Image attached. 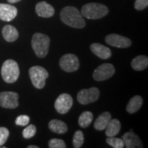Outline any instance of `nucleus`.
Listing matches in <instances>:
<instances>
[{
	"instance_id": "obj_20",
	"label": "nucleus",
	"mask_w": 148,
	"mask_h": 148,
	"mask_svg": "<svg viewBox=\"0 0 148 148\" xmlns=\"http://www.w3.org/2000/svg\"><path fill=\"white\" fill-rule=\"evenodd\" d=\"M143 98L140 95H135L130 99L126 106V110L130 114H134L139 110L143 104Z\"/></svg>"
},
{
	"instance_id": "obj_8",
	"label": "nucleus",
	"mask_w": 148,
	"mask_h": 148,
	"mask_svg": "<svg viewBox=\"0 0 148 148\" xmlns=\"http://www.w3.org/2000/svg\"><path fill=\"white\" fill-rule=\"evenodd\" d=\"M115 72L114 66L110 63H104L96 68L92 73L93 79L98 82L110 78Z\"/></svg>"
},
{
	"instance_id": "obj_17",
	"label": "nucleus",
	"mask_w": 148,
	"mask_h": 148,
	"mask_svg": "<svg viewBox=\"0 0 148 148\" xmlns=\"http://www.w3.org/2000/svg\"><path fill=\"white\" fill-rule=\"evenodd\" d=\"M48 127L51 132L57 134H64L67 132L68 127L64 122L58 119H52L48 123Z\"/></svg>"
},
{
	"instance_id": "obj_24",
	"label": "nucleus",
	"mask_w": 148,
	"mask_h": 148,
	"mask_svg": "<svg viewBox=\"0 0 148 148\" xmlns=\"http://www.w3.org/2000/svg\"><path fill=\"white\" fill-rule=\"evenodd\" d=\"M106 143L114 148H123L125 147L124 142L122 138H116L114 136L108 137L106 140Z\"/></svg>"
},
{
	"instance_id": "obj_4",
	"label": "nucleus",
	"mask_w": 148,
	"mask_h": 148,
	"mask_svg": "<svg viewBox=\"0 0 148 148\" xmlns=\"http://www.w3.org/2000/svg\"><path fill=\"white\" fill-rule=\"evenodd\" d=\"M19 67L15 60L8 59L3 62L1 66V74L3 80L6 83L15 82L19 77Z\"/></svg>"
},
{
	"instance_id": "obj_26",
	"label": "nucleus",
	"mask_w": 148,
	"mask_h": 148,
	"mask_svg": "<svg viewBox=\"0 0 148 148\" xmlns=\"http://www.w3.org/2000/svg\"><path fill=\"white\" fill-rule=\"evenodd\" d=\"M49 148H66V144L64 141L62 139L59 138H52L49 140L48 143Z\"/></svg>"
},
{
	"instance_id": "obj_21",
	"label": "nucleus",
	"mask_w": 148,
	"mask_h": 148,
	"mask_svg": "<svg viewBox=\"0 0 148 148\" xmlns=\"http://www.w3.org/2000/svg\"><path fill=\"white\" fill-rule=\"evenodd\" d=\"M131 66L135 71H143L147 67L148 58L146 56H138L132 60Z\"/></svg>"
},
{
	"instance_id": "obj_16",
	"label": "nucleus",
	"mask_w": 148,
	"mask_h": 148,
	"mask_svg": "<svg viewBox=\"0 0 148 148\" xmlns=\"http://www.w3.org/2000/svg\"><path fill=\"white\" fill-rule=\"evenodd\" d=\"M112 119V116L109 112H104L99 114L95 120L94 123V127L97 130H103L106 128L109 121Z\"/></svg>"
},
{
	"instance_id": "obj_31",
	"label": "nucleus",
	"mask_w": 148,
	"mask_h": 148,
	"mask_svg": "<svg viewBox=\"0 0 148 148\" xmlns=\"http://www.w3.org/2000/svg\"><path fill=\"white\" fill-rule=\"evenodd\" d=\"M27 148H38V146L36 145H29L27 147Z\"/></svg>"
},
{
	"instance_id": "obj_18",
	"label": "nucleus",
	"mask_w": 148,
	"mask_h": 148,
	"mask_svg": "<svg viewBox=\"0 0 148 148\" xmlns=\"http://www.w3.org/2000/svg\"><path fill=\"white\" fill-rule=\"evenodd\" d=\"M2 34L3 38L8 42H14L18 37V30L11 25H6L3 27Z\"/></svg>"
},
{
	"instance_id": "obj_6",
	"label": "nucleus",
	"mask_w": 148,
	"mask_h": 148,
	"mask_svg": "<svg viewBox=\"0 0 148 148\" xmlns=\"http://www.w3.org/2000/svg\"><path fill=\"white\" fill-rule=\"evenodd\" d=\"M59 65L63 71L68 73L76 71L79 68V59L73 53H66L60 58Z\"/></svg>"
},
{
	"instance_id": "obj_7",
	"label": "nucleus",
	"mask_w": 148,
	"mask_h": 148,
	"mask_svg": "<svg viewBox=\"0 0 148 148\" xmlns=\"http://www.w3.org/2000/svg\"><path fill=\"white\" fill-rule=\"evenodd\" d=\"M99 94L100 92L99 88L97 87H91L88 89H82L77 92V101L82 105L95 102L99 99Z\"/></svg>"
},
{
	"instance_id": "obj_2",
	"label": "nucleus",
	"mask_w": 148,
	"mask_h": 148,
	"mask_svg": "<svg viewBox=\"0 0 148 148\" xmlns=\"http://www.w3.org/2000/svg\"><path fill=\"white\" fill-rule=\"evenodd\" d=\"M108 9L105 5L99 3H88L81 9V14L88 19H99L108 14Z\"/></svg>"
},
{
	"instance_id": "obj_11",
	"label": "nucleus",
	"mask_w": 148,
	"mask_h": 148,
	"mask_svg": "<svg viewBox=\"0 0 148 148\" xmlns=\"http://www.w3.org/2000/svg\"><path fill=\"white\" fill-rule=\"evenodd\" d=\"M105 41L109 45L118 48H127L132 45V41L130 38L116 34L107 35L105 38Z\"/></svg>"
},
{
	"instance_id": "obj_14",
	"label": "nucleus",
	"mask_w": 148,
	"mask_h": 148,
	"mask_svg": "<svg viewBox=\"0 0 148 148\" xmlns=\"http://www.w3.org/2000/svg\"><path fill=\"white\" fill-rule=\"evenodd\" d=\"M35 11L37 15L43 18L51 17L55 13L53 7L46 1H40L37 3L35 7Z\"/></svg>"
},
{
	"instance_id": "obj_22",
	"label": "nucleus",
	"mask_w": 148,
	"mask_h": 148,
	"mask_svg": "<svg viewBox=\"0 0 148 148\" xmlns=\"http://www.w3.org/2000/svg\"><path fill=\"white\" fill-rule=\"evenodd\" d=\"M93 119V115L90 111H84L79 116L78 123L79 125L82 128H86L91 123Z\"/></svg>"
},
{
	"instance_id": "obj_10",
	"label": "nucleus",
	"mask_w": 148,
	"mask_h": 148,
	"mask_svg": "<svg viewBox=\"0 0 148 148\" xmlns=\"http://www.w3.org/2000/svg\"><path fill=\"white\" fill-rule=\"evenodd\" d=\"M73 106V98L67 93H62L56 99L54 107L60 114H66Z\"/></svg>"
},
{
	"instance_id": "obj_27",
	"label": "nucleus",
	"mask_w": 148,
	"mask_h": 148,
	"mask_svg": "<svg viewBox=\"0 0 148 148\" xmlns=\"http://www.w3.org/2000/svg\"><path fill=\"white\" fill-rule=\"evenodd\" d=\"M9 134H10V132L6 127H0V146L3 145L6 142Z\"/></svg>"
},
{
	"instance_id": "obj_1",
	"label": "nucleus",
	"mask_w": 148,
	"mask_h": 148,
	"mask_svg": "<svg viewBox=\"0 0 148 148\" xmlns=\"http://www.w3.org/2000/svg\"><path fill=\"white\" fill-rule=\"evenodd\" d=\"M61 21L66 25L74 28H83L86 25V22L83 16L74 6H66L60 12Z\"/></svg>"
},
{
	"instance_id": "obj_30",
	"label": "nucleus",
	"mask_w": 148,
	"mask_h": 148,
	"mask_svg": "<svg viewBox=\"0 0 148 148\" xmlns=\"http://www.w3.org/2000/svg\"><path fill=\"white\" fill-rule=\"evenodd\" d=\"M21 1V0H8V1L9 3H16V2H18V1Z\"/></svg>"
},
{
	"instance_id": "obj_9",
	"label": "nucleus",
	"mask_w": 148,
	"mask_h": 148,
	"mask_svg": "<svg viewBox=\"0 0 148 148\" xmlns=\"http://www.w3.org/2000/svg\"><path fill=\"white\" fill-rule=\"evenodd\" d=\"M0 106L5 108H16L18 106V94L12 91L0 92Z\"/></svg>"
},
{
	"instance_id": "obj_25",
	"label": "nucleus",
	"mask_w": 148,
	"mask_h": 148,
	"mask_svg": "<svg viewBox=\"0 0 148 148\" xmlns=\"http://www.w3.org/2000/svg\"><path fill=\"white\" fill-rule=\"evenodd\" d=\"M36 127L34 125L30 124L25 127V129L23 130V138H26V139H28V138H30L33 137L35 134H36Z\"/></svg>"
},
{
	"instance_id": "obj_5",
	"label": "nucleus",
	"mask_w": 148,
	"mask_h": 148,
	"mask_svg": "<svg viewBox=\"0 0 148 148\" xmlns=\"http://www.w3.org/2000/svg\"><path fill=\"white\" fill-rule=\"evenodd\" d=\"M29 76L33 86L38 89H42L45 85V81L49 73L45 68L40 66H33L29 69Z\"/></svg>"
},
{
	"instance_id": "obj_3",
	"label": "nucleus",
	"mask_w": 148,
	"mask_h": 148,
	"mask_svg": "<svg viewBox=\"0 0 148 148\" xmlns=\"http://www.w3.org/2000/svg\"><path fill=\"white\" fill-rule=\"evenodd\" d=\"M32 47L38 58H45L49 51L50 38L46 34L35 33L32 38Z\"/></svg>"
},
{
	"instance_id": "obj_29",
	"label": "nucleus",
	"mask_w": 148,
	"mask_h": 148,
	"mask_svg": "<svg viewBox=\"0 0 148 148\" xmlns=\"http://www.w3.org/2000/svg\"><path fill=\"white\" fill-rule=\"evenodd\" d=\"M148 5V0H136L134 2V8L137 10H143Z\"/></svg>"
},
{
	"instance_id": "obj_28",
	"label": "nucleus",
	"mask_w": 148,
	"mask_h": 148,
	"mask_svg": "<svg viewBox=\"0 0 148 148\" xmlns=\"http://www.w3.org/2000/svg\"><path fill=\"white\" fill-rule=\"evenodd\" d=\"M29 116L25 114H22L16 117L15 120V123L17 125H21V126H25L29 123Z\"/></svg>"
},
{
	"instance_id": "obj_23",
	"label": "nucleus",
	"mask_w": 148,
	"mask_h": 148,
	"mask_svg": "<svg viewBox=\"0 0 148 148\" xmlns=\"http://www.w3.org/2000/svg\"><path fill=\"white\" fill-rule=\"evenodd\" d=\"M84 134L81 130H77L74 133L73 137V145L75 148H79L82 147L84 143Z\"/></svg>"
},
{
	"instance_id": "obj_19",
	"label": "nucleus",
	"mask_w": 148,
	"mask_h": 148,
	"mask_svg": "<svg viewBox=\"0 0 148 148\" xmlns=\"http://www.w3.org/2000/svg\"><path fill=\"white\" fill-rule=\"evenodd\" d=\"M121 127V125L119 120L117 119H111L105 128V134L108 137L115 136L119 132Z\"/></svg>"
},
{
	"instance_id": "obj_15",
	"label": "nucleus",
	"mask_w": 148,
	"mask_h": 148,
	"mask_svg": "<svg viewBox=\"0 0 148 148\" xmlns=\"http://www.w3.org/2000/svg\"><path fill=\"white\" fill-rule=\"evenodd\" d=\"M90 49L94 54L103 60L108 59L112 55L110 49L97 42L92 43L90 46Z\"/></svg>"
},
{
	"instance_id": "obj_12",
	"label": "nucleus",
	"mask_w": 148,
	"mask_h": 148,
	"mask_svg": "<svg viewBox=\"0 0 148 148\" xmlns=\"http://www.w3.org/2000/svg\"><path fill=\"white\" fill-rule=\"evenodd\" d=\"M17 9L14 5L0 3V19L3 21H11L17 15Z\"/></svg>"
},
{
	"instance_id": "obj_13",
	"label": "nucleus",
	"mask_w": 148,
	"mask_h": 148,
	"mask_svg": "<svg viewBox=\"0 0 148 148\" xmlns=\"http://www.w3.org/2000/svg\"><path fill=\"white\" fill-rule=\"evenodd\" d=\"M122 139L124 142L125 147L127 148L143 147V143L140 138L135 133L132 132V130L130 132L125 133L122 136Z\"/></svg>"
}]
</instances>
